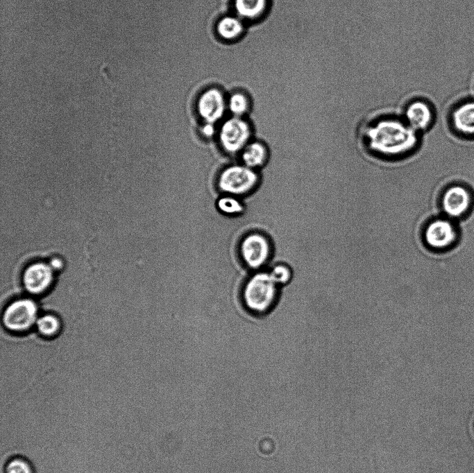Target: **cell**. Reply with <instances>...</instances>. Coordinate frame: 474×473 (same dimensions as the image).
<instances>
[{
    "mask_svg": "<svg viewBox=\"0 0 474 473\" xmlns=\"http://www.w3.org/2000/svg\"><path fill=\"white\" fill-rule=\"evenodd\" d=\"M227 102L222 92L215 87L205 90L196 103L197 112L205 123H215L224 115Z\"/></svg>",
    "mask_w": 474,
    "mask_h": 473,
    "instance_id": "cell-8",
    "label": "cell"
},
{
    "mask_svg": "<svg viewBox=\"0 0 474 473\" xmlns=\"http://www.w3.org/2000/svg\"><path fill=\"white\" fill-rule=\"evenodd\" d=\"M369 148L385 157H396L410 153L417 146L418 132L405 119L384 117L370 124L365 130Z\"/></svg>",
    "mask_w": 474,
    "mask_h": 473,
    "instance_id": "cell-1",
    "label": "cell"
},
{
    "mask_svg": "<svg viewBox=\"0 0 474 473\" xmlns=\"http://www.w3.org/2000/svg\"><path fill=\"white\" fill-rule=\"evenodd\" d=\"M271 252L269 240L258 232L246 235L239 245V254L243 261L252 269L264 266L269 261Z\"/></svg>",
    "mask_w": 474,
    "mask_h": 473,
    "instance_id": "cell-5",
    "label": "cell"
},
{
    "mask_svg": "<svg viewBox=\"0 0 474 473\" xmlns=\"http://www.w3.org/2000/svg\"><path fill=\"white\" fill-rule=\"evenodd\" d=\"M216 30L219 37L231 40L238 37L243 33L244 26L239 18L225 16L217 22Z\"/></svg>",
    "mask_w": 474,
    "mask_h": 473,
    "instance_id": "cell-15",
    "label": "cell"
},
{
    "mask_svg": "<svg viewBox=\"0 0 474 473\" xmlns=\"http://www.w3.org/2000/svg\"><path fill=\"white\" fill-rule=\"evenodd\" d=\"M451 116L452 125L458 132L474 135V99L458 105L452 112Z\"/></svg>",
    "mask_w": 474,
    "mask_h": 473,
    "instance_id": "cell-12",
    "label": "cell"
},
{
    "mask_svg": "<svg viewBox=\"0 0 474 473\" xmlns=\"http://www.w3.org/2000/svg\"><path fill=\"white\" fill-rule=\"evenodd\" d=\"M53 279V270L49 264L42 262L30 265L23 275V283L26 289L33 294L45 291Z\"/></svg>",
    "mask_w": 474,
    "mask_h": 473,
    "instance_id": "cell-10",
    "label": "cell"
},
{
    "mask_svg": "<svg viewBox=\"0 0 474 473\" xmlns=\"http://www.w3.org/2000/svg\"><path fill=\"white\" fill-rule=\"evenodd\" d=\"M258 181V175L254 169L244 164L232 165L221 172L217 185L221 191L236 196L248 194Z\"/></svg>",
    "mask_w": 474,
    "mask_h": 473,
    "instance_id": "cell-3",
    "label": "cell"
},
{
    "mask_svg": "<svg viewBox=\"0 0 474 473\" xmlns=\"http://www.w3.org/2000/svg\"><path fill=\"white\" fill-rule=\"evenodd\" d=\"M279 284L271 272H258L246 282L243 289L245 306L253 312L269 311L278 298Z\"/></svg>",
    "mask_w": 474,
    "mask_h": 473,
    "instance_id": "cell-2",
    "label": "cell"
},
{
    "mask_svg": "<svg viewBox=\"0 0 474 473\" xmlns=\"http://www.w3.org/2000/svg\"><path fill=\"white\" fill-rule=\"evenodd\" d=\"M37 307L29 299H21L10 304L3 315V322L8 329L24 332L37 322Z\"/></svg>",
    "mask_w": 474,
    "mask_h": 473,
    "instance_id": "cell-6",
    "label": "cell"
},
{
    "mask_svg": "<svg viewBox=\"0 0 474 473\" xmlns=\"http://www.w3.org/2000/svg\"><path fill=\"white\" fill-rule=\"evenodd\" d=\"M251 135L249 123L241 117L226 120L219 130V140L222 148L228 153H236L245 148Z\"/></svg>",
    "mask_w": 474,
    "mask_h": 473,
    "instance_id": "cell-4",
    "label": "cell"
},
{
    "mask_svg": "<svg viewBox=\"0 0 474 473\" xmlns=\"http://www.w3.org/2000/svg\"><path fill=\"white\" fill-rule=\"evenodd\" d=\"M270 272L279 286L289 283L292 277L291 268L285 264L275 266Z\"/></svg>",
    "mask_w": 474,
    "mask_h": 473,
    "instance_id": "cell-19",
    "label": "cell"
},
{
    "mask_svg": "<svg viewBox=\"0 0 474 473\" xmlns=\"http://www.w3.org/2000/svg\"><path fill=\"white\" fill-rule=\"evenodd\" d=\"M36 325L38 331L43 335L51 336L60 329V323L59 320L54 316L45 315L37 320Z\"/></svg>",
    "mask_w": 474,
    "mask_h": 473,
    "instance_id": "cell-17",
    "label": "cell"
},
{
    "mask_svg": "<svg viewBox=\"0 0 474 473\" xmlns=\"http://www.w3.org/2000/svg\"><path fill=\"white\" fill-rule=\"evenodd\" d=\"M431 105L423 100L410 102L405 110V121L417 132L427 129L433 120Z\"/></svg>",
    "mask_w": 474,
    "mask_h": 473,
    "instance_id": "cell-11",
    "label": "cell"
},
{
    "mask_svg": "<svg viewBox=\"0 0 474 473\" xmlns=\"http://www.w3.org/2000/svg\"><path fill=\"white\" fill-rule=\"evenodd\" d=\"M6 473H31V470L26 463L21 460H13L8 465Z\"/></svg>",
    "mask_w": 474,
    "mask_h": 473,
    "instance_id": "cell-20",
    "label": "cell"
},
{
    "mask_svg": "<svg viewBox=\"0 0 474 473\" xmlns=\"http://www.w3.org/2000/svg\"><path fill=\"white\" fill-rule=\"evenodd\" d=\"M250 107L248 97L242 92L232 94L227 101V108L234 117H241Z\"/></svg>",
    "mask_w": 474,
    "mask_h": 473,
    "instance_id": "cell-16",
    "label": "cell"
},
{
    "mask_svg": "<svg viewBox=\"0 0 474 473\" xmlns=\"http://www.w3.org/2000/svg\"><path fill=\"white\" fill-rule=\"evenodd\" d=\"M268 157L266 146L260 141L248 143L242 151L243 164L255 169L264 164Z\"/></svg>",
    "mask_w": 474,
    "mask_h": 473,
    "instance_id": "cell-13",
    "label": "cell"
},
{
    "mask_svg": "<svg viewBox=\"0 0 474 473\" xmlns=\"http://www.w3.org/2000/svg\"><path fill=\"white\" fill-rule=\"evenodd\" d=\"M268 0H234V8L239 17L255 19L265 11Z\"/></svg>",
    "mask_w": 474,
    "mask_h": 473,
    "instance_id": "cell-14",
    "label": "cell"
},
{
    "mask_svg": "<svg viewBox=\"0 0 474 473\" xmlns=\"http://www.w3.org/2000/svg\"><path fill=\"white\" fill-rule=\"evenodd\" d=\"M201 132L202 134L207 137L213 136L215 133V128L214 123H205L204 126L202 127Z\"/></svg>",
    "mask_w": 474,
    "mask_h": 473,
    "instance_id": "cell-21",
    "label": "cell"
},
{
    "mask_svg": "<svg viewBox=\"0 0 474 473\" xmlns=\"http://www.w3.org/2000/svg\"><path fill=\"white\" fill-rule=\"evenodd\" d=\"M49 265L51 266L53 270H58L60 269L62 267V262L58 258H53L50 261Z\"/></svg>",
    "mask_w": 474,
    "mask_h": 473,
    "instance_id": "cell-22",
    "label": "cell"
},
{
    "mask_svg": "<svg viewBox=\"0 0 474 473\" xmlns=\"http://www.w3.org/2000/svg\"><path fill=\"white\" fill-rule=\"evenodd\" d=\"M217 207L223 213L230 215L238 214L244 209L241 202L235 196L228 194L219 199Z\"/></svg>",
    "mask_w": 474,
    "mask_h": 473,
    "instance_id": "cell-18",
    "label": "cell"
},
{
    "mask_svg": "<svg viewBox=\"0 0 474 473\" xmlns=\"http://www.w3.org/2000/svg\"><path fill=\"white\" fill-rule=\"evenodd\" d=\"M455 225L448 218H436L430 221L423 230V239L431 249L442 250L449 248L457 239Z\"/></svg>",
    "mask_w": 474,
    "mask_h": 473,
    "instance_id": "cell-7",
    "label": "cell"
},
{
    "mask_svg": "<svg viewBox=\"0 0 474 473\" xmlns=\"http://www.w3.org/2000/svg\"><path fill=\"white\" fill-rule=\"evenodd\" d=\"M471 196L464 187L452 185L443 192L441 205L444 214L449 218L462 216L470 207Z\"/></svg>",
    "mask_w": 474,
    "mask_h": 473,
    "instance_id": "cell-9",
    "label": "cell"
}]
</instances>
